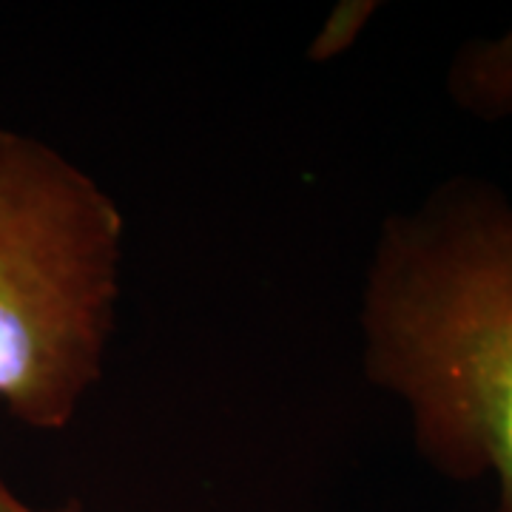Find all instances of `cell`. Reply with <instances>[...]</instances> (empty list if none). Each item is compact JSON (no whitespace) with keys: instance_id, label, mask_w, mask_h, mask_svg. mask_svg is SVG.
<instances>
[{"instance_id":"obj_5","label":"cell","mask_w":512,"mask_h":512,"mask_svg":"<svg viewBox=\"0 0 512 512\" xmlns=\"http://www.w3.org/2000/svg\"><path fill=\"white\" fill-rule=\"evenodd\" d=\"M0 512H86V510H83V504H80V501H69V504H63V507H52V510L32 507V504H26V501H23V498H20L9 484H6V478L0 476Z\"/></svg>"},{"instance_id":"obj_1","label":"cell","mask_w":512,"mask_h":512,"mask_svg":"<svg viewBox=\"0 0 512 512\" xmlns=\"http://www.w3.org/2000/svg\"><path fill=\"white\" fill-rule=\"evenodd\" d=\"M362 370L450 481L512 512V194L458 174L387 214L359 299Z\"/></svg>"},{"instance_id":"obj_2","label":"cell","mask_w":512,"mask_h":512,"mask_svg":"<svg viewBox=\"0 0 512 512\" xmlns=\"http://www.w3.org/2000/svg\"><path fill=\"white\" fill-rule=\"evenodd\" d=\"M126 217L60 148L0 126V404L37 430L72 427L106 376Z\"/></svg>"},{"instance_id":"obj_4","label":"cell","mask_w":512,"mask_h":512,"mask_svg":"<svg viewBox=\"0 0 512 512\" xmlns=\"http://www.w3.org/2000/svg\"><path fill=\"white\" fill-rule=\"evenodd\" d=\"M379 3L376 0H342L339 6H333L322 29L313 37L308 60L311 63H333L342 55H348L350 49L359 43V37L365 35L370 20L376 18Z\"/></svg>"},{"instance_id":"obj_3","label":"cell","mask_w":512,"mask_h":512,"mask_svg":"<svg viewBox=\"0 0 512 512\" xmlns=\"http://www.w3.org/2000/svg\"><path fill=\"white\" fill-rule=\"evenodd\" d=\"M444 86L467 117L481 123L512 120V26L467 40L450 60Z\"/></svg>"}]
</instances>
